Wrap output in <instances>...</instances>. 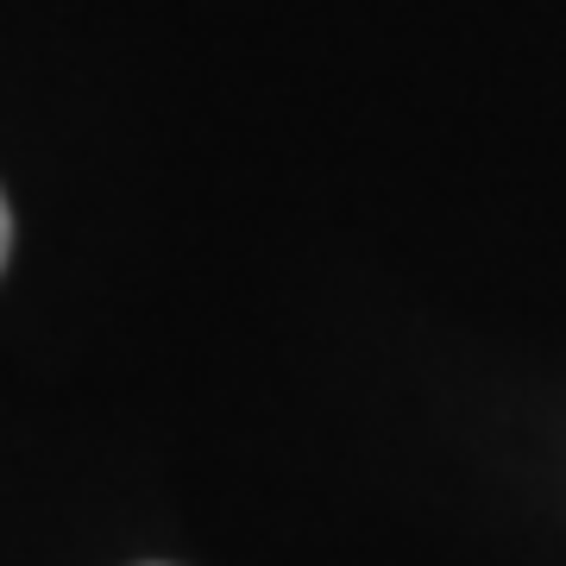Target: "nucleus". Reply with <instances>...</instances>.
<instances>
[{"label":"nucleus","mask_w":566,"mask_h":566,"mask_svg":"<svg viewBox=\"0 0 566 566\" xmlns=\"http://www.w3.org/2000/svg\"><path fill=\"white\" fill-rule=\"evenodd\" d=\"M7 252H13V214H7V196H0V264H7Z\"/></svg>","instance_id":"1"}]
</instances>
